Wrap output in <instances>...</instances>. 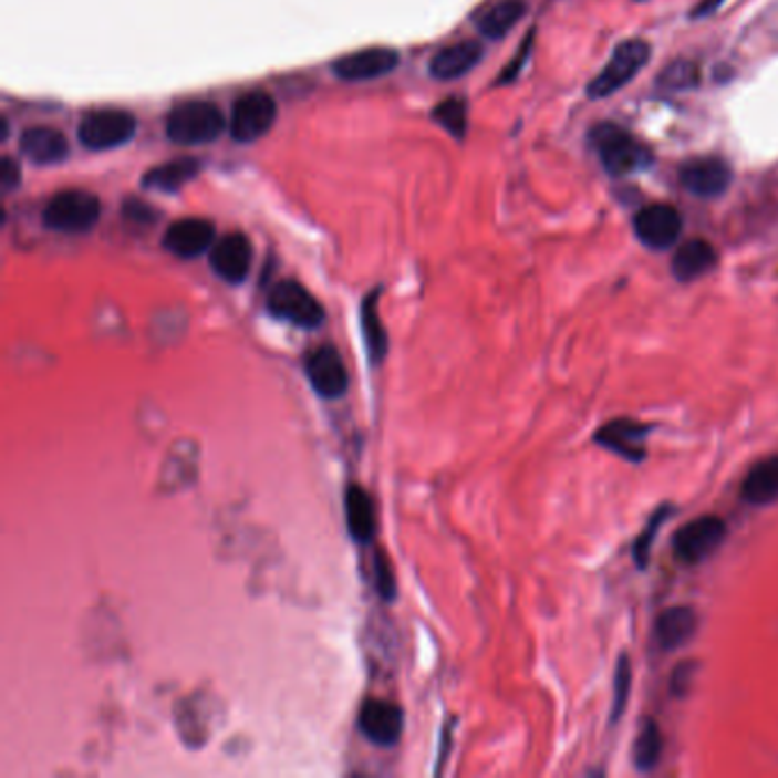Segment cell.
I'll return each instance as SVG.
<instances>
[{
	"mask_svg": "<svg viewBox=\"0 0 778 778\" xmlns=\"http://www.w3.org/2000/svg\"><path fill=\"white\" fill-rule=\"evenodd\" d=\"M227 128L221 110L208 101L178 103L167 115V137L183 146H197L215 142Z\"/></svg>",
	"mask_w": 778,
	"mask_h": 778,
	"instance_id": "1",
	"label": "cell"
},
{
	"mask_svg": "<svg viewBox=\"0 0 778 778\" xmlns=\"http://www.w3.org/2000/svg\"><path fill=\"white\" fill-rule=\"evenodd\" d=\"M591 142L597 146L603 167L612 176H627L633 172L646 169L653 160L649 146H644L633 135H627L614 124L597 126L591 131Z\"/></svg>",
	"mask_w": 778,
	"mask_h": 778,
	"instance_id": "2",
	"label": "cell"
},
{
	"mask_svg": "<svg viewBox=\"0 0 778 778\" xmlns=\"http://www.w3.org/2000/svg\"><path fill=\"white\" fill-rule=\"evenodd\" d=\"M101 217V201L85 190H66L55 195L44 212V227L60 234H85Z\"/></svg>",
	"mask_w": 778,
	"mask_h": 778,
	"instance_id": "3",
	"label": "cell"
},
{
	"mask_svg": "<svg viewBox=\"0 0 778 778\" xmlns=\"http://www.w3.org/2000/svg\"><path fill=\"white\" fill-rule=\"evenodd\" d=\"M649 55H651V49L642 40H627L619 44L610 62L605 64V69L589 83L587 94L591 98H605L616 94L644 69V64L649 62Z\"/></svg>",
	"mask_w": 778,
	"mask_h": 778,
	"instance_id": "4",
	"label": "cell"
},
{
	"mask_svg": "<svg viewBox=\"0 0 778 778\" xmlns=\"http://www.w3.org/2000/svg\"><path fill=\"white\" fill-rule=\"evenodd\" d=\"M268 311L302 329H318L324 322V309L298 281H279L268 294Z\"/></svg>",
	"mask_w": 778,
	"mask_h": 778,
	"instance_id": "5",
	"label": "cell"
},
{
	"mask_svg": "<svg viewBox=\"0 0 778 778\" xmlns=\"http://www.w3.org/2000/svg\"><path fill=\"white\" fill-rule=\"evenodd\" d=\"M137 122L126 110H96L79 126V139L90 152H107L133 139Z\"/></svg>",
	"mask_w": 778,
	"mask_h": 778,
	"instance_id": "6",
	"label": "cell"
},
{
	"mask_svg": "<svg viewBox=\"0 0 778 778\" xmlns=\"http://www.w3.org/2000/svg\"><path fill=\"white\" fill-rule=\"evenodd\" d=\"M726 539V521L715 514L698 516L687 526H683L674 537V554L676 560L694 567L703 560H708L710 554L724 543Z\"/></svg>",
	"mask_w": 778,
	"mask_h": 778,
	"instance_id": "7",
	"label": "cell"
},
{
	"mask_svg": "<svg viewBox=\"0 0 778 778\" xmlns=\"http://www.w3.org/2000/svg\"><path fill=\"white\" fill-rule=\"evenodd\" d=\"M304 373L313 391L324 400H339L347 393L350 375L341 352L333 345H320L307 352Z\"/></svg>",
	"mask_w": 778,
	"mask_h": 778,
	"instance_id": "8",
	"label": "cell"
},
{
	"mask_svg": "<svg viewBox=\"0 0 778 778\" xmlns=\"http://www.w3.org/2000/svg\"><path fill=\"white\" fill-rule=\"evenodd\" d=\"M277 103L266 92H249L234 103L231 137L238 142H256L274 126Z\"/></svg>",
	"mask_w": 778,
	"mask_h": 778,
	"instance_id": "9",
	"label": "cell"
},
{
	"mask_svg": "<svg viewBox=\"0 0 778 778\" xmlns=\"http://www.w3.org/2000/svg\"><path fill=\"white\" fill-rule=\"evenodd\" d=\"M397 64H400L397 51L386 46H373V49H361L339 58L331 64V71L336 73V79L341 81L363 83V81H375L386 76V73L397 69Z\"/></svg>",
	"mask_w": 778,
	"mask_h": 778,
	"instance_id": "10",
	"label": "cell"
},
{
	"mask_svg": "<svg viewBox=\"0 0 778 778\" xmlns=\"http://www.w3.org/2000/svg\"><path fill=\"white\" fill-rule=\"evenodd\" d=\"M359 730L377 747H393L404 730V713L391 701L365 698L359 710Z\"/></svg>",
	"mask_w": 778,
	"mask_h": 778,
	"instance_id": "11",
	"label": "cell"
},
{
	"mask_svg": "<svg viewBox=\"0 0 778 778\" xmlns=\"http://www.w3.org/2000/svg\"><path fill=\"white\" fill-rule=\"evenodd\" d=\"M651 427L635 418H614L605 423L594 440L601 448L623 457L625 461H642L646 457V438Z\"/></svg>",
	"mask_w": 778,
	"mask_h": 778,
	"instance_id": "12",
	"label": "cell"
},
{
	"mask_svg": "<svg viewBox=\"0 0 778 778\" xmlns=\"http://www.w3.org/2000/svg\"><path fill=\"white\" fill-rule=\"evenodd\" d=\"M253 249L245 234H227L210 249V268L227 283H242L251 270Z\"/></svg>",
	"mask_w": 778,
	"mask_h": 778,
	"instance_id": "13",
	"label": "cell"
},
{
	"mask_svg": "<svg viewBox=\"0 0 778 778\" xmlns=\"http://www.w3.org/2000/svg\"><path fill=\"white\" fill-rule=\"evenodd\" d=\"M683 231V217L674 206L655 204L635 215V234L651 249L672 247Z\"/></svg>",
	"mask_w": 778,
	"mask_h": 778,
	"instance_id": "14",
	"label": "cell"
},
{
	"mask_svg": "<svg viewBox=\"0 0 778 778\" xmlns=\"http://www.w3.org/2000/svg\"><path fill=\"white\" fill-rule=\"evenodd\" d=\"M730 167L719 158H696L681 167V185L694 197L715 199L728 190Z\"/></svg>",
	"mask_w": 778,
	"mask_h": 778,
	"instance_id": "15",
	"label": "cell"
},
{
	"mask_svg": "<svg viewBox=\"0 0 778 778\" xmlns=\"http://www.w3.org/2000/svg\"><path fill=\"white\" fill-rule=\"evenodd\" d=\"M163 245L169 253L178 258H197L215 245V227L212 221L201 217H185L176 219L165 231Z\"/></svg>",
	"mask_w": 778,
	"mask_h": 778,
	"instance_id": "16",
	"label": "cell"
},
{
	"mask_svg": "<svg viewBox=\"0 0 778 778\" xmlns=\"http://www.w3.org/2000/svg\"><path fill=\"white\" fill-rule=\"evenodd\" d=\"M21 154L34 165H60L69 158V139L62 131L51 126H34L21 135Z\"/></svg>",
	"mask_w": 778,
	"mask_h": 778,
	"instance_id": "17",
	"label": "cell"
},
{
	"mask_svg": "<svg viewBox=\"0 0 778 778\" xmlns=\"http://www.w3.org/2000/svg\"><path fill=\"white\" fill-rule=\"evenodd\" d=\"M698 627V616L687 605L664 610L655 621V642L662 651H676L692 642Z\"/></svg>",
	"mask_w": 778,
	"mask_h": 778,
	"instance_id": "18",
	"label": "cell"
},
{
	"mask_svg": "<svg viewBox=\"0 0 778 778\" xmlns=\"http://www.w3.org/2000/svg\"><path fill=\"white\" fill-rule=\"evenodd\" d=\"M345 518H347V530L354 541L367 543L375 539L377 535L375 502L359 485H350L345 489Z\"/></svg>",
	"mask_w": 778,
	"mask_h": 778,
	"instance_id": "19",
	"label": "cell"
},
{
	"mask_svg": "<svg viewBox=\"0 0 778 778\" xmlns=\"http://www.w3.org/2000/svg\"><path fill=\"white\" fill-rule=\"evenodd\" d=\"M719 261L717 249L708 240H687L685 245L678 247L672 261V272L678 281H694L701 279L703 274H708Z\"/></svg>",
	"mask_w": 778,
	"mask_h": 778,
	"instance_id": "20",
	"label": "cell"
},
{
	"mask_svg": "<svg viewBox=\"0 0 778 778\" xmlns=\"http://www.w3.org/2000/svg\"><path fill=\"white\" fill-rule=\"evenodd\" d=\"M481 58L477 42H459L438 51L429 62V76L436 81H457L468 73Z\"/></svg>",
	"mask_w": 778,
	"mask_h": 778,
	"instance_id": "21",
	"label": "cell"
},
{
	"mask_svg": "<svg viewBox=\"0 0 778 778\" xmlns=\"http://www.w3.org/2000/svg\"><path fill=\"white\" fill-rule=\"evenodd\" d=\"M743 498L756 507L778 502V455L758 461L749 470L743 481Z\"/></svg>",
	"mask_w": 778,
	"mask_h": 778,
	"instance_id": "22",
	"label": "cell"
},
{
	"mask_svg": "<svg viewBox=\"0 0 778 778\" xmlns=\"http://www.w3.org/2000/svg\"><path fill=\"white\" fill-rule=\"evenodd\" d=\"M199 172H201V163L197 158H176L172 163L158 165L149 174H144L142 185L146 190L176 193L185 183H190Z\"/></svg>",
	"mask_w": 778,
	"mask_h": 778,
	"instance_id": "23",
	"label": "cell"
},
{
	"mask_svg": "<svg viewBox=\"0 0 778 778\" xmlns=\"http://www.w3.org/2000/svg\"><path fill=\"white\" fill-rule=\"evenodd\" d=\"M377 300H380V290L370 292L361 307V324H363L365 347H367L370 361L373 363L384 361V356L388 352V333H386V326L382 324Z\"/></svg>",
	"mask_w": 778,
	"mask_h": 778,
	"instance_id": "24",
	"label": "cell"
},
{
	"mask_svg": "<svg viewBox=\"0 0 778 778\" xmlns=\"http://www.w3.org/2000/svg\"><path fill=\"white\" fill-rule=\"evenodd\" d=\"M526 10L528 8L523 0H502V3L489 8L477 19V28L487 40H502V37L526 17Z\"/></svg>",
	"mask_w": 778,
	"mask_h": 778,
	"instance_id": "25",
	"label": "cell"
},
{
	"mask_svg": "<svg viewBox=\"0 0 778 778\" xmlns=\"http://www.w3.org/2000/svg\"><path fill=\"white\" fill-rule=\"evenodd\" d=\"M662 749H664V739H662L660 726H657L653 719L644 722V726H642V730H640V735H637L635 749H633L635 767L642 769V771L653 769V767L660 763Z\"/></svg>",
	"mask_w": 778,
	"mask_h": 778,
	"instance_id": "26",
	"label": "cell"
},
{
	"mask_svg": "<svg viewBox=\"0 0 778 778\" xmlns=\"http://www.w3.org/2000/svg\"><path fill=\"white\" fill-rule=\"evenodd\" d=\"M701 81L698 64L692 60H676L657 76V87L666 92H683L696 87Z\"/></svg>",
	"mask_w": 778,
	"mask_h": 778,
	"instance_id": "27",
	"label": "cell"
},
{
	"mask_svg": "<svg viewBox=\"0 0 778 778\" xmlns=\"http://www.w3.org/2000/svg\"><path fill=\"white\" fill-rule=\"evenodd\" d=\"M434 122L446 128L453 137H464L468 126L466 103L461 98H448L434 107Z\"/></svg>",
	"mask_w": 778,
	"mask_h": 778,
	"instance_id": "28",
	"label": "cell"
},
{
	"mask_svg": "<svg viewBox=\"0 0 778 778\" xmlns=\"http://www.w3.org/2000/svg\"><path fill=\"white\" fill-rule=\"evenodd\" d=\"M672 516V507H660L653 511V516L649 518V523L644 528V532L637 537L635 546H633V558L637 562L640 569H644L649 564V558H651V548H653V539L660 530V526L664 523V518H670Z\"/></svg>",
	"mask_w": 778,
	"mask_h": 778,
	"instance_id": "29",
	"label": "cell"
},
{
	"mask_svg": "<svg viewBox=\"0 0 778 778\" xmlns=\"http://www.w3.org/2000/svg\"><path fill=\"white\" fill-rule=\"evenodd\" d=\"M630 685H633V670H630V660L627 655L619 657L616 672H614V696H612V722H619L627 698H630Z\"/></svg>",
	"mask_w": 778,
	"mask_h": 778,
	"instance_id": "30",
	"label": "cell"
},
{
	"mask_svg": "<svg viewBox=\"0 0 778 778\" xmlns=\"http://www.w3.org/2000/svg\"><path fill=\"white\" fill-rule=\"evenodd\" d=\"M375 582H377L380 597L386 599V601H393V597H395V578H393V569H391L388 558L382 552H377V560H375Z\"/></svg>",
	"mask_w": 778,
	"mask_h": 778,
	"instance_id": "31",
	"label": "cell"
},
{
	"mask_svg": "<svg viewBox=\"0 0 778 778\" xmlns=\"http://www.w3.org/2000/svg\"><path fill=\"white\" fill-rule=\"evenodd\" d=\"M696 666H698L696 660H687V662H681L676 666L674 674H672V692L676 696H685L687 694V689H689V685L694 681V674H696Z\"/></svg>",
	"mask_w": 778,
	"mask_h": 778,
	"instance_id": "32",
	"label": "cell"
},
{
	"mask_svg": "<svg viewBox=\"0 0 778 778\" xmlns=\"http://www.w3.org/2000/svg\"><path fill=\"white\" fill-rule=\"evenodd\" d=\"M0 183H3V190L12 193L19 188L21 183V167L12 156H6L3 163H0Z\"/></svg>",
	"mask_w": 778,
	"mask_h": 778,
	"instance_id": "33",
	"label": "cell"
},
{
	"mask_svg": "<svg viewBox=\"0 0 778 778\" xmlns=\"http://www.w3.org/2000/svg\"><path fill=\"white\" fill-rule=\"evenodd\" d=\"M126 217L137 221V225H152V221L156 219V212L149 208V206H144L139 201H131L126 208H124Z\"/></svg>",
	"mask_w": 778,
	"mask_h": 778,
	"instance_id": "34",
	"label": "cell"
},
{
	"mask_svg": "<svg viewBox=\"0 0 778 778\" xmlns=\"http://www.w3.org/2000/svg\"><path fill=\"white\" fill-rule=\"evenodd\" d=\"M530 46H532V34L528 37V42H526L523 51L516 55L514 64H509V66H507V69L502 71V76H500V83H509L511 79H516V73H518V69H521V66L526 64V58H528V51H530Z\"/></svg>",
	"mask_w": 778,
	"mask_h": 778,
	"instance_id": "35",
	"label": "cell"
},
{
	"mask_svg": "<svg viewBox=\"0 0 778 778\" xmlns=\"http://www.w3.org/2000/svg\"><path fill=\"white\" fill-rule=\"evenodd\" d=\"M722 6H724V0H698V6L694 8L692 17H694V19H698V17H708V14H713L715 10H719Z\"/></svg>",
	"mask_w": 778,
	"mask_h": 778,
	"instance_id": "36",
	"label": "cell"
}]
</instances>
